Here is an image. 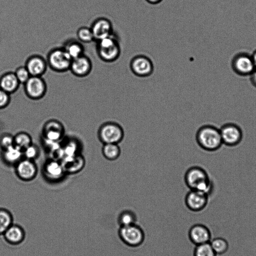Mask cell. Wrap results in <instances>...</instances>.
Returning <instances> with one entry per match:
<instances>
[{
	"label": "cell",
	"instance_id": "13",
	"mask_svg": "<svg viewBox=\"0 0 256 256\" xmlns=\"http://www.w3.org/2000/svg\"><path fill=\"white\" fill-rule=\"evenodd\" d=\"M92 68L91 60L85 54L72 60L70 71L75 76L83 78L91 73Z\"/></svg>",
	"mask_w": 256,
	"mask_h": 256
},
{
	"label": "cell",
	"instance_id": "33",
	"mask_svg": "<svg viewBox=\"0 0 256 256\" xmlns=\"http://www.w3.org/2000/svg\"><path fill=\"white\" fill-rule=\"evenodd\" d=\"M14 73L20 84L24 85L31 77L25 66L18 67Z\"/></svg>",
	"mask_w": 256,
	"mask_h": 256
},
{
	"label": "cell",
	"instance_id": "23",
	"mask_svg": "<svg viewBox=\"0 0 256 256\" xmlns=\"http://www.w3.org/2000/svg\"><path fill=\"white\" fill-rule=\"evenodd\" d=\"M62 47L72 60L85 54V48L82 43L77 39L67 40Z\"/></svg>",
	"mask_w": 256,
	"mask_h": 256
},
{
	"label": "cell",
	"instance_id": "19",
	"mask_svg": "<svg viewBox=\"0 0 256 256\" xmlns=\"http://www.w3.org/2000/svg\"><path fill=\"white\" fill-rule=\"evenodd\" d=\"M3 237L7 243L13 246H18L25 240L26 233L22 227L13 224L3 234Z\"/></svg>",
	"mask_w": 256,
	"mask_h": 256
},
{
	"label": "cell",
	"instance_id": "37",
	"mask_svg": "<svg viewBox=\"0 0 256 256\" xmlns=\"http://www.w3.org/2000/svg\"><path fill=\"white\" fill-rule=\"evenodd\" d=\"M146 1L152 4H157L162 1V0H146Z\"/></svg>",
	"mask_w": 256,
	"mask_h": 256
},
{
	"label": "cell",
	"instance_id": "1",
	"mask_svg": "<svg viewBox=\"0 0 256 256\" xmlns=\"http://www.w3.org/2000/svg\"><path fill=\"white\" fill-rule=\"evenodd\" d=\"M184 182L189 190L201 192L209 197L214 189V183L206 170L198 166L191 167L186 171Z\"/></svg>",
	"mask_w": 256,
	"mask_h": 256
},
{
	"label": "cell",
	"instance_id": "14",
	"mask_svg": "<svg viewBox=\"0 0 256 256\" xmlns=\"http://www.w3.org/2000/svg\"><path fill=\"white\" fill-rule=\"evenodd\" d=\"M209 199V196L201 192L189 190L185 196V202L191 210L201 211L206 208Z\"/></svg>",
	"mask_w": 256,
	"mask_h": 256
},
{
	"label": "cell",
	"instance_id": "26",
	"mask_svg": "<svg viewBox=\"0 0 256 256\" xmlns=\"http://www.w3.org/2000/svg\"><path fill=\"white\" fill-rule=\"evenodd\" d=\"M32 144L31 136L26 132H20L14 136V145L23 151Z\"/></svg>",
	"mask_w": 256,
	"mask_h": 256
},
{
	"label": "cell",
	"instance_id": "30",
	"mask_svg": "<svg viewBox=\"0 0 256 256\" xmlns=\"http://www.w3.org/2000/svg\"><path fill=\"white\" fill-rule=\"evenodd\" d=\"M78 145L74 140H69L67 144L62 147L64 157L73 156L79 154L78 151Z\"/></svg>",
	"mask_w": 256,
	"mask_h": 256
},
{
	"label": "cell",
	"instance_id": "29",
	"mask_svg": "<svg viewBox=\"0 0 256 256\" xmlns=\"http://www.w3.org/2000/svg\"><path fill=\"white\" fill-rule=\"evenodd\" d=\"M210 243L217 255L225 253L229 249L228 242L223 238H216L211 240Z\"/></svg>",
	"mask_w": 256,
	"mask_h": 256
},
{
	"label": "cell",
	"instance_id": "6",
	"mask_svg": "<svg viewBox=\"0 0 256 256\" xmlns=\"http://www.w3.org/2000/svg\"><path fill=\"white\" fill-rule=\"evenodd\" d=\"M223 144L229 147L238 145L242 141L243 133L240 127L232 123L225 124L220 129Z\"/></svg>",
	"mask_w": 256,
	"mask_h": 256
},
{
	"label": "cell",
	"instance_id": "27",
	"mask_svg": "<svg viewBox=\"0 0 256 256\" xmlns=\"http://www.w3.org/2000/svg\"><path fill=\"white\" fill-rule=\"evenodd\" d=\"M119 213L118 222L121 227H126L135 224L136 217L132 211L124 210Z\"/></svg>",
	"mask_w": 256,
	"mask_h": 256
},
{
	"label": "cell",
	"instance_id": "18",
	"mask_svg": "<svg viewBox=\"0 0 256 256\" xmlns=\"http://www.w3.org/2000/svg\"><path fill=\"white\" fill-rule=\"evenodd\" d=\"M65 130L63 125L59 121L51 120L46 123L43 128L44 139L59 142L62 139Z\"/></svg>",
	"mask_w": 256,
	"mask_h": 256
},
{
	"label": "cell",
	"instance_id": "31",
	"mask_svg": "<svg viewBox=\"0 0 256 256\" xmlns=\"http://www.w3.org/2000/svg\"><path fill=\"white\" fill-rule=\"evenodd\" d=\"M195 256H217L210 242L197 245L195 250Z\"/></svg>",
	"mask_w": 256,
	"mask_h": 256
},
{
	"label": "cell",
	"instance_id": "8",
	"mask_svg": "<svg viewBox=\"0 0 256 256\" xmlns=\"http://www.w3.org/2000/svg\"><path fill=\"white\" fill-rule=\"evenodd\" d=\"M232 68L237 74L247 76L256 69L252 56L240 53L235 56L232 61Z\"/></svg>",
	"mask_w": 256,
	"mask_h": 256
},
{
	"label": "cell",
	"instance_id": "5",
	"mask_svg": "<svg viewBox=\"0 0 256 256\" xmlns=\"http://www.w3.org/2000/svg\"><path fill=\"white\" fill-rule=\"evenodd\" d=\"M46 60L48 67L53 71L57 73H64L70 71L72 59L62 47L50 50Z\"/></svg>",
	"mask_w": 256,
	"mask_h": 256
},
{
	"label": "cell",
	"instance_id": "35",
	"mask_svg": "<svg viewBox=\"0 0 256 256\" xmlns=\"http://www.w3.org/2000/svg\"><path fill=\"white\" fill-rule=\"evenodd\" d=\"M10 95L0 89V109L6 107L10 103Z\"/></svg>",
	"mask_w": 256,
	"mask_h": 256
},
{
	"label": "cell",
	"instance_id": "4",
	"mask_svg": "<svg viewBox=\"0 0 256 256\" xmlns=\"http://www.w3.org/2000/svg\"><path fill=\"white\" fill-rule=\"evenodd\" d=\"M98 135L99 140L103 144H119L125 138V131L120 124L110 121L100 126Z\"/></svg>",
	"mask_w": 256,
	"mask_h": 256
},
{
	"label": "cell",
	"instance_id": "21",
	"mask_svg": "<svg viewBox=\"0 0 256 256\" xmlns=\"http://www.w3.org/2000/svg\"><path fill=\"white\" fill-rule=\"evenodd\" d=\"M20 85V83L14 72H7L0 78V89L10 95L15 93L19 89Z\"/></svg>",
	"mask_w": 256,
	"mask_h": 256
},
{
	"label": "cell",
	"instance_id": "20",
	"mask_svg": "<svg viewBox=\"0 0 256 256\" xmlns=\"http://www.w3.org/2000/svg\"><path fill=\"white\" fill-rule=\"evenodd\" d=\"M85 159L81 154L64 157L61 161L65 173L69 174H75L80 171L85 165Z\"/></svg>",
	"mask_w": 256,
	"mask_h": 256
},
{
	"label": "cell",
	"instance_id": "34",
	"mask_svg": "<svg viewBox=\"0 0 256 256\" xmlns=\"http://www.w3.org/2000/svg\"><path fill=\"white\" fill-rule=\"evenodd\" d=\"M14 145V136L10 134H5L0 138V146L3 150Z\"/></svg>",
	"mask_w": 256,
	"mask_h": 256
},
{
	"label": "cell",
	"instance_id": "12",
	"mask_svg": "<svg viewBox=\"0 0 256 256\" xmlns=\"http://www.w3.org/2000/svg\"><path fill=\"white\" fill-rule=\"evenodd\" d=\"M43 174L51 182L61 180L66 174L61 162L54 159L48 160L43 167Z\"/></svg>",
	"mask_w": 256,
	"mask_h": 256
},
{
	"label": "cell",
	"instance_id": "10",
	"mask_svg": "<svg viewBox=\"0 0 256 256\" xmlns=\"http://www.w3.org/2000/svg\"><path fill=\"white\" fill-rule=\"evenodd\" d=\"M130 68L133 73L140 77L150 76L153 72V64L150 58L138 55L135 57L130 63Z\"/></svg>",
	"mask_w": 256,
	"mask_h": 256
},
{
	"label": "cell",
	"instance_id": "2",
	"mask_svg": "<svg viewBox=\"0 0 256 256\" xmlns=\"http://www.w3.org/2000/svg\"><path fill=\"white\" fill-rule=\"evenodd\" d=\"M196 140L203 150L208 152L216 151L223 145L220 129L211 125H204L199 128Z\"/></svg>",
	"mask_w": 256,
	"mask_h": 256
},
{
	"label": "cell",
	"instance_id": "17",
	"mask_svg": "<svg viewBox=\"0 0 256 256\" xmlns=\"http://www.w3.org/2000/svg\"><path fill=\"white\" fill-rule=\"evenodd\" d=\"M190 237L196 245L209 243L212 239L211 232L207 226L197 224L191 228Z\"/></svg>",
	"mask_w": 256,
	"mask_h": 256
},
{
	"label": "cell",
	"instance_id": "32",
	"mask_svg": "<svg viewBox=\"0 0 256 256\" xmlns=\"http://www.w3.org/2000/svg\"><path fill=\"white\" fill-rule=\"evenodd\" d=\"M40 155V149L35 144H31L23 150L24 158L34 161Z\"/></svg>",
	"mask_w": 256,
	"mask_h": 256
},
{
	"label": "cell",
	"instance_id": "24",
	"mask_svg": "<svg viewBox=\"0 0 256 256\" xmlns=\"http://www.w3.org/2000/svg\"><path fill=\"white\" fill-rule=\"evenodd\" d=\"M102 152L105 159L110 161L117 160L120 157L122 150L117 144H104Z\"/></svg>",
	"mask_w": 256,
	"mask_h": 256
},
{
	"label": "cell",
	"instance_id": "25",
	"mask_svg": "<svg viewBox=\"0 0 256 256\" xmlns=\"http://www.w3.org/2000/svg\"><path fill=\"white\" fill-rule=\"evenodd\" d=\"M14 219L12 213L5 208H0V236L3 235L5 232L13 225Z\"/></svg>",
	"mask_w": 256,
	"mask_h": 256
},
{
	"label": "cell",
	"instance_id": "3",
	"mask_svg": "<svg viewBox=\"0 0 256 256\" xmlns=\"http://www.w3.org/2000/svg\"><path fill=\"white\" fill-rule=\"evenodd\" d=\"M96 52L104 62L112 63L116 61L121 54V47L114 34L96 42Z\"/></svg>",
	"mask_w": 256,
	"mask_h": 256
},
{
	"label": "cell",
	"instance_id": "7",
	"mask_svg": "<svg viewBox=\"0 0 256 256\" xmlns=\"http://www.w3.org/2000/svg\"><path fill=\"white\" fill-rule=\"evenodd\" d=\"M24 85L26 95L33 100L42 99L47 91V83L42 77L31 76Z\"/></svg>",
	"mask_w": 256,
	"mask_h": 256
},
{
	"label": "cell",
	"instance_id": "9",
	"mask_svg": "<svg viewBox=\"0 0 256 256\" xmlns=\"http://www.w3.org/2000/svg\"><path fill=\"white\" fill-rule=\"evenodd\" d=\"M119 233L122 240L128 245H139L142 243L144 239L142 230L135 224L121 227Z\"/></svg>",
	"mask_w": 256,
	"mask_h": 256
},
{
	"label": "cell",
	"instance_id": "38",
	"mask_svg": "<svg viewBox=\"0 0 256 256\" xmlns=\"http://www.w3.org/2000/svg\"><path fill=\"white\" fill-rule=\"evenodd\" d=\"M252 57L253 59L255 68L256 69V50L253 53V55L252 56Z\"/></svg>",
	"mask_w": 256,
	"mask_h": 256
},
{
	"label": "cell",
	"instance_id": "36",
	"mask_svg": "<svg viewBox=\"0 0 256 256\" xmlns=\"http://www.w3.org/2000/svg\"><path fill=\"white\" fill-rule=\"evenodd\" d=\"M250 80L253 86L256 88V69L250 75Z\"/></svg>",
	"mask_w": 256,
	"mask_h": 256
},
{
	"label": "cell",
	"instance_id": "28",
	"mask_svg": "<svg viewBox=\"0 0 256 256\" xmlns=\"http://www.w3.org/2000/svg\"><path fill=\"white\" fill-rule=\"evenodd\" d=\"M77 36L78 40L82 43H90L95 41L90 27H80L77 32Z\"/></svg>",
	"mask_w": 256,
	"mask_h": 256
},
{
	"label": "cell",
	"instance_id": "15",
	"mask_svg": "<svg viewBox=\"0 0 256 256\" xmlns=\"http://www.w3.org/2000/svg\"><path fill=\"white\" fill-rule=\"evenodd\" d=\"M90 28L96 42L114 34L111 21L106 18L102 17L96 19Z\"/></svg>",
	"mask_w": 256,
	"mask_h": 256
},
{
	"label": "cell",
	"instance_id": "22",
	"mask_svg": "<svg viewBox=\"0 0 256 256\" xmlns=\"http://www.w3.org/2000/svg\"><path fill=\"white\" fill-rule=\"evenodd\" d=\"M2 158L6 164L16 165L24 158L23 151L14 145L3 150Z\"/></svg>",
	"mask_w": 256,
	"mask_h": 256
},
{
	"label": "cell",
	"instance_id": "11",
	"mask_svg": "<svg viewBox=\"0 0 256 256\" xmlns=\"http://www.w3.org/2000/svg\"><path fill=\"white\" fill-rule=\"evenodd\" d=\"M15 172L20 180L29 182L37 176L38 168L34 161L23 158L15 165Z\"/></svg>",
	"mask_w": 256,
	"mask_h": 256
},
{
	"label": "cell",
	"instance_id": "16",
	"mask_svg": "<svg viewBox=\"0 0 256 256\" xmlns=\"http://www.w3.org/2000/svg\"><path fill=\"white\" fill-rule=\"evenodd\" d=\"M25 66L31 76L42 77L48 67L47 60L39 55H33L26 61Z\"/></svg>",
	"mask_w": 256,
	"mask_h": 256
}]
</instances>
